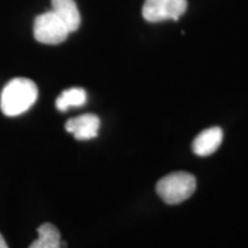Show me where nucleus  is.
Segmentation results:
<instances>
[{
  "label": "nucleus",
  "mask_w": 248,
  "mask_h": 248,
  "mask_svg": "<svg viewBox=\"0 0 248 248\" xmlns=\"http://www.w3.org/2000/svg\"><path fill=\"white\" fill-rule=\"evenodd\" d=\"M38 98V88L29 78L17 77L9 80L0 95V108L6 116H17L33 106Z\"/></svg>",
  "instance_id": "f257e3e1"
},
{
  "label": "nucleus",
  "mask_w": 248,
  "mask_h": 248,
  "mask_svg": "<svg viewBox=\"0 0 248 248\" xmlns=\"http://www.w3.org/2000/svg\"><path fill=\"white\" fill-rule=\"evenodd\" d=\"M197 179L188 172H172L161 178L156 184V192L166 203L178 204L194 193Z\"/></svg>",
  "instance_id": "f03ea898"
},
{
  "label": "nucleus",
  "mask_w": 248,
  "mask_h": 248,
  "mask_svg": "<svg viewBox=\"0 0 248 248\" xmlns=\"http://www.w3.org/2000/svg\"><path fill=\"white\" fill-rule=\"evenodd\" d=\"M69 33L64 23L52 11L38 15L33 23V36L42 44H61L68 38Z\"/></svg>",
  "instance_id": "7ed1b4c3"
},
{
  "label": "nucleus",
  "mask_w": 248,
  "mask_h": 248,
  "mask_svg": "<svg viewBox=\"0 0 248 248\" xmlns=\"http://www.w3.org/2000/svg\"><path fill=\"white\" fill-rule=\"evenodd\" d=\"M187 8L186 0H145L142 16L148 22L178 20Z\"/></svg>",
  "instance_id": "20e7f679"
},
{
  "label": "nucleus",
  "mask_w": 248,
  "mask_h": 248,
  "mask_svg": "<svg viewBox=\"0 0 248 248\" xmlns=\"http://www.w3.org/2000/svg\"><path fill=\"white\" fill-rule=\"evenodd\" d=\"M67 132L71 133L77 140H89L98 136L100 120L94 114H84L67 121Z\"/></svg>",
  "instance_id": "39448f33"
},
{
  "label": "nucleus",
  "mask_w": 248,
  "mask_h": 248,
  "mask_svg": "<svg viewBox=\"0 0 248 248\" xmlns=\"http://www.w3.org/2000/svg\"><path fill=\"white\" fill-rule=\"evenodd\" d=\"M223 140V131L218 126L203 130L194 139L193 152L199 156H208L217 151Z\"/></svg>",
  "instance_id": "423d86ee"
},
{
  "label": "nucleus",
  "mask_w": 248,
  "mask_h": 248,
  "mask_svg": "<svg viewBox=\"0 0 248 248\" xmlns=\"http://www.w3.org/2000/svg\"><path fill=\"white\" fill-rule=\"evenodd\" d=\"M52 12L64 23L69 32L79 28L80 15L74 0H52Z\"/></svg>",
  "instance_id": "0eeeda50"
},
{
  "label": "nucleus",
  "mask_w": 248,
  "mask_h": 248,
  "mask_svg": "<svg viewBox=\"0 0 248 248\" xmlns=\"http://www.w3.org/2000/svg\"><path fill=\"white\" fill-rule=\"evenodd\" d=\"M38 238L29 248H61L60 232L51 223H44L38 228Z\"/></svg>",
  "instance_id": "6e6552de"
},
{
  "label": "nucleus",
  "mask_w": 248,
  "mask_h": 248,
  "mask_svg": "<svg viewBox=\"0 0 248 248\" xmlns=\"http://www.w3.org/2000/svg\"><path fill=\"white\" fill-rule=\"evenodd\" d=\"M86 101V92L80 88H71L63 91L57 99L55 106L60 111H66L70 107L83 106Z\"/></svg>",
  "instance_id": "1a4fd4ad"
},
{
  "label": "nucleus",
  "mask_w": 248,
  "mask_h": 248,
  "mask_svg": "<svg viewBox=\"0 0 248 248\" xmlns=\"http://www.w3.org/2000/svg\"><path fill=\"white\" fill-rule=\"evenodd\" d=\"M0 248H8L7 244H6V241L4 239V237L1 235V233H0Z\"/></svg>",
  "instance_id": "9d476101"
}]
</instances>
